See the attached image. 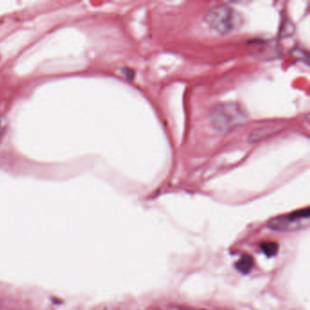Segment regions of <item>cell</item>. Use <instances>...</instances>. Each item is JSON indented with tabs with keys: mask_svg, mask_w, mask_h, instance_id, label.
Returning a JSON list of instances; mask_svg holds the SVG:
<instances>
[{
	"mask_svg": "<svg viewBox=\"0 0 310 310\" xmlns=\"http://www.w3.org/2000/svg\"><path fill=\"white\" fill-rule=\"evenodd\" d=\"M249 118L243 107L235 102H223L215 105L209 112L210 126L218 132H230L244 125Z\"/></svg>",
	"mask_w": 310,
	"mask_h": 310,
	"instance_id": "cell-1",
	"label": "cell"
},
{
	"mask_svg": "<svg viewBox=\"0 0 310 310\" xmlns=\"http://www.w3.org/2000/svg\"><path fill=\"white\" fill-rule=\"evenodd\" d=\"M204 20L212 30L220 35H227L239 30L244 22L239 11L226 4L210 7L205 14Z\"/></svg>",
	"mask_w": 310,
	"mask_h": 310,
	"instance_id": "cell-2",
	"label": "cell"
},
{
	"mask_svg": "<svg viewBox=\"0 0 310 310\" xmlns=\"http://www.w3.org/2000/svg\"><path fill=\"white\" fill-rule=\"evenodd\" d=\"M310 214V209L309 208L300 209L298 211L290 214L289 216L280 217V218L273 219L270 222V227L271 229H275V230H283L284 229H288L290 224L295 223L296 221H298V220L309 219Z\"/></svg>",
	"mask_w": 310,
	"mask_h": 310,
	"instance_id": "cell-3",
	"label": "cell"
},
{
	"mask_svg": "<svg viewBox=\"0 0 310 310\" xmlns=\"http://www.w3.org/2000/svg\"><path fill=\"white\" fill-rule=\"evenodd\" d=\"M253 265H254L253 258L251 256H249V254H244L240 258V260L237 262L236 268L240 273L249 274L251 270L253 269Z\"/></svg>",
	"mask_w": 310,
	"mask_h": 310,
	"instance_id": "cell-4",
	"label": "cell"
},
{
	"mask_svg": "<svg viewBox=\"0 0 310 310\" xmlns=\"http://www.w3.org/2000/svg\"><path fill=\"white\" fill-rule=\"evenodd\" d=\"M275 131V127H260L254 130L249 136L250 142H257L261 139H264L265 137H270Z\"/></svg>",
	"mask_w": 310,
	"mask_h": 310,
	"instance_id": "cell-5",
	"label": "cell"
},
{
	"mask_svg": "<svg viewBox=\"0 0 310 310\" xmlns=\"http://www.w3.org/2000/svg\"><path fill=\"white\" fill-rule=\"evenodd\" d=\"M261 249L269 258L274 257L279 251V245L274 242H264L261 244Z\"/></svg>",
	"mask_w": 310,
	"mask_h": 310,
	"instance_id": "cell-6",
	"label": "cell"
},
{
	"mask_svg": "<svg viewBox=\"0 0 310 310\" xmlns=\"http://www.w3.org/2000/svg\"><path fill=\"white\" fill-rule=\"evenodd\" d=\"M4 132V127H3V124L0 122V138L2 137V133Z\"/></svg>",
	"mask_w": 310,
	"mask_h": 310,
	"instance_id": "cell-7",
	"label": "cell"
}]
</instances>
